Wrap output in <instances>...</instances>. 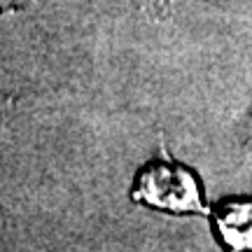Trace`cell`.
Here are the masks:
<instances>
[{
	"label": "cell",
	"instance_id": "cell-1",
	"mask_svg": "<svg viewBox=\"0 0 252 252\" xmlns=\"http://www.w3.org/2000/svg\"><path fill=\"white\" fill-rule=\"evenodd\" d=\"M131 201L171 215L206 213V189L198 173L175 159H150L133 178Z\"/></svg>",
	"mask_w": 252,
	"mask_h": 252
},
{
	"label": "cell",
	"instance_id": "cell-2",
	"mask_svg": "<svg viewBox=\"0 0 252 252\" xmlns=\"http://www.w3.org/2000/svg\"><path fill=\"white\" fill-rule=\"evenodd\" d=\"M208 220L224 252H252V196L220 198Z\"/></svg>",
	"mask_w": 252,
	"mask_h": 252
}]
</instances>
